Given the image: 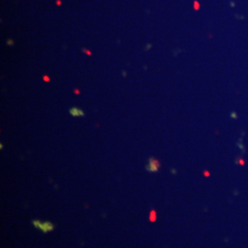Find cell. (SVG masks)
<instances>
[{"instance_id": "obj_1", "label": "cell", "mask_w": 248, "mask_h": 248, "mask_svg": "<svg viewBox=\"0 0 248 248\" xmlns=\"http://www.w3.org/2000/svg\"><path fill=\"white\" fill-rule=\"evenodd\" d=\"M32 224L35 228H38L39 230L42 231L43 234H47V232H52V231L54 229V225L52 222H50V221L41 222L39 220H34V221H32Z\"/></svg>"}, {"instance_id": "obj_2", "label": "cell", "mask_w": 248, "mask_h": 248, "mask_svg": "<svg viewBox=\"0 0 248 248\" xmlns=\"http://www.w3.org/2000/svg\"><path fill=\"white\" fill-rule=\"evenodd\" d=\"M159 167H160L159 161H158L157 159H154V158L151 157L150 159H149L148 165H146V170L151 173H154L159 170Z\"/></svg>"}, {"instance_id": "obj_3", "label": "cell", "mask_w": 248, "mask_h": 248, "mask_svg": "<svg viewBox=\"0 0 248 248\" xmlns=\"http://www.w3.org/2000/svg\"><path fill=\"white\" fill-rule=\"evenodd\" d=\"M69 112H70L71 116L73 117H83L85 116V112L83 110H81L80 109L75 107H73L69 109Z\"/></svg>"}, {"instance_id": "obj_4", "label": "cell", "mask_w": 248, "mask_h": 248, "mask_svg": "<svg viewBox=\"0 0 248 248\" xmlns=\"http://www.w3.org/2000/svg\"><path fill=\"white\" fill-rule=\"evenodd\" d=\"M156 219V213L154 210H152V211L150 212V221H154Z\"/></svg>"}, {"instance_id": "obj_5", "label": "cell", "mask_w": 248, "mask_h": 248, "mask_svg": "<svg viewBox=\"0 0 248 248\" xmlns=\"http://www.w3.org/2000/svg\"><path fill=\"white\" fill-rule=\"evenodd\" d=\"M43 79H44V81H46V82L50 81V78L48 77V76H44V77H43Z\"/></svg>"}, {"instance_id": "obj_6", "label": "cell", "mask_w": 248, "mask_h": 248, "mask_svg": "<svg viewBox=\"0 0 248 248\" xmlns=\"http://www.w3.org/2000/svg\"><path fill=\"white\" fill-rule=\"evenodd\" d=\"M83 52H84V53H87V54H88V55H91V53H90V52H88V51H87V50H85V49H83Z\"/></svg>"}, {"instance_id": "obj_7", "label": "cell", "mask_w": 248, "mask_h": 248, "mask_svg": "<svg viewBox=\"0 0 248 248\" xmlns=\"http://www.w3.org/2000/svg\"><path fill=\"white\" fill-rule=\"evenodd\" d=\"M8 41H9V42H7V44H9V45H10V44H11V45H13V42H12V40H8Z\"/></svg>"}, {"instance_id": "obj_8", "label": "cell", "mask_w": 248, "mask_h": 248, "mask_svg": "<svg viewBox=\"0 0 248 248\" xmlns=\"http://www.w3.org/2000/svg\"><path fill=\"white\" fill-rule=\"evenodd\" d=\"M204 174H205V176H210V174H209V173H208V172H205V173H204Z\"/></svg>"}, {"instance_id": "obj_9", "label": "cell", "mask_w": 248, "mask_h": 248, "mask_svg": "<svg viewBox=\"0 0 248 248\" xmlns=\"http://www.w3.org/2000/svg\"><path fill=\"white\" fill-rule=\"evenodd\" d=\"M74 93H75V94H79V91H78V90H75V92H74Z\"/></svg>"}]
</instances>
